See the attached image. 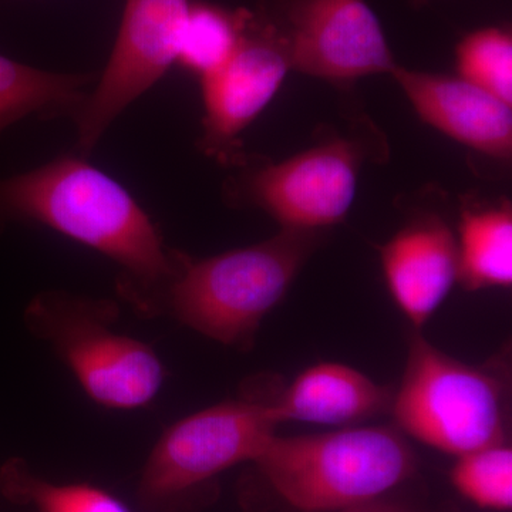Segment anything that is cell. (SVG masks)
I'll return each instance as SVG.
<instances>
[{
	"mask_svg": "<svg viewBox=\"0 0 512 512\" xmlns=\"http://www.w3.org/2000/svg\"><path fill=\"white\" fill-rule=\"evenodd\" d=\"M33 224L99 252L117 269V289L138 313L163 315L184 252L119 181L76 151L0 177V234Z\"/></svg>",
	"mask_w": 512,
	"mask_h": 512,
	"instance_id": "obj_1",
	"label": "cell"
},
{
	"mask_svg": "<svg viewBox=\"0 0 512 512\" xmlns=\"http://www.w3.org/2000/svg\"><path fill=\"white\" fill-rule=\"evenodd\" d=\"M315 232L282 229L274 238L210 258L184 254L163 313L222 345L251 348L262 320L311 255Z\"/></svg>",
	"mask_w": 512,
	"mask_h": 512,
	"instance_id": "obj_2",
	"label": "cell"
},
{
	"mask_svg": "<svg viewBox=\"0 0 512 512\" xmlns=\"http://www.w3.org/2000/svg\"><path fill=\"white\" fill-rule=\"evenodd\" d=\"M254 464L286 504L303 512H340L379 500L417 467L402 431L386 426L275 433Z\"/></svg>",
	"mask_w": 512,
	"mask_h": 512,
	"instance_id": "obj_3",
	"label": "cell"
},
{
	"mask_svg": "<svg viewBox=\"0 0 512 512\" xmlns=\"http://www.w3.org/2000/svg\"><path fill=\"white\" fill-rule=\"evenodd\" d=\"M111 299L46 291L25 311L26 328L69 367L84 393L111 410H136L163 389L164 363L151 346L113 329Z\"/></svg>",
	"mask_w": 512,
	"mask_h": 512,
	"instance_id": "obj_4",
	"label": "cell"
},
{
	"mask_svg": "<svg viewBox=\"0 0 512 512\" xmlns=\"http://www.w3.org/2000/svg\"><path fill=\"white\" fill-rule=\"evenodd\" d=\"M392 409L402 433L456 457L505 443L503 382L421 336L413 339Z\"/></svg>",
	"mask_w": 512,
	"mask_h": 512,
	"instance_id": "obj_5",
	"label": "cell"
},
{
	"mask_svg": "<svg viewBox=\"0 0 512 512\" xmlns=\"http://www.w3.org/2000/svg\"><path fill=\"white\" fill-rule=\"evenodd\" d=\"M271 402L229 400L178 420L161 434L141 473V501L165 511L241 463H254L279 426Z\"/></svg>",
	"mask_w": 512,
	"mask_h": 512,
	"instance_id": "obj_6",
	"label": "cell"
},
{
	"mask_svg": "<svg viewBox=\"0 0 512 512\" xmlns=\"http://www.w3.org/2000/svg\"><path fill=\"white\" fill-rule=\"evenodd\" d=\"M192 0H126L103 72L73 117L74 150L90 157L101 138L137 99L177 63Z\"/></svg>",
	"mask_w": 512,
	"mask_h": 512,
	"instance_id": "obj_7",
	"label": "cell"
},
{
	"mask_svg": "<svg viewBox=\"0 0 512 512\" xmlns=\"http://www.w3.org/2000/svg\"><path fill=\"white\" fill-rule=\"evenodd\" d=\"M362 153L336 138L278 164L248 165L227 184L229 202L261 208L282 229L316 231L346 217L357 191Z\"/></svg>",
	"mask_w": 512,
	"mask_h": 512,
	"instance_id": "obj_8",
	"label": "cell"
},
{
	"mask_svg": "<svg viewBox=\"0 0 512 512\" xmlns=\"http://www.w3.org/2000/svg\"><path fill=\"white\" fill-rule=\"evenodd\" d=\"M256 10L284 37L298 72L348 82L397 66L365 0H259Z\"/></svg>",
	"mask_w": 512,
	"mask_h": 512,
	"instance_id": "obj_9",
	"label": "cell"
},
{
	"mask_svg": "<svg viewBox=\"0 0 512 512\" xmlns=\"http://www.w3.org/2000/svg\"><path fill=\"white\" fill-rule=\"evenodd\" d=\"M289 70L284 37L259 10H249L247 25L228 62L200 80L202 153L220 163H241L239 136L271 103Z\"/></svg>",
	"mask_w": 512,
	"mask_h": 512,
	"instance_id": "obj_10",
	"label": "cell"
},
{
	"mask_svg": "<svg viewBox=\"0 0 512 512\" xmlns=\"http://www.w3.org/2000/svg\"><path fill=\"white\" fill-rule=\"evenodd\" d=\"M392 74L427 124L487 156L511 157V104L460 76L414 72L400 66L394 67Z\"/></svg>",
	"mask_w": 512,
	"mask_h": 512,
	"instance_id": "obj_11",
	"label": "cell"
},
{
	"mask_svg": "<svg viewBox=\"0 0 512 512\" xmlns=\"http://www.w3.org/2000/svg\"><path fill=\"white\" fill-rule=\"evenodd\" d=\"M380 255L394 302L416 328H421L458 281L453 232L437 220L419 221L390 239Z\"/></svg>",
	"mask_w": 512,
	"mask_h": 512,
	"instance_id": "obj_12",
	"label": "cell"
},
{
	"mask_svg": "<svg viewBox=\"0 0 512 512\" xmlns=\"http://www.w3.org/2000/svg\"><path fill=\"white\" fill-rule=\"evenodd\" d=\"M390 394L383 386L342 363H319L303 370L272 409L279 423L340 426L383 412Z\"/></svg>",
	"mask_w": 512,
	"mask_h": 512,
	"instance_id": "obj_13",
	"label": "cell"
},
{
	"mask_svg": "<svg viewBox=\"0 0 512 512\" xmlns=\"http://www.w3.org/2000/svg\"><path fill=\"white\" fill-rule=\"evenodd\" d=\"M97 74L52 72L0 55V133L30 117L73 119Z\"/></svg>",
	"mask_w": 512,
	"mask_h": 512,
	"instance_id": "obj_14",
	"label": "cell"
},
{
	"mask_svg": "<svg viewBox=\"0 0 512 512\" xmlns=\"http://www.w3.org/2000/svg\"><path fill=\"white\" fill-rule=\"evenodd\" d=\"M458 281L470 291L510 288L512 212L508 204L467 210L457 242Z\"/></svg>",
	"mask_w": 512,
	"mask_h": 512,
	"instance_id": "obj_15",
	"label": "cell"
},
{
	"mask_svg": "<svg viewBox=\"0 0 512 512\" xmlns=\"http://www.w3.org/2000/svg\"><path fill=\"white\" fill-rule=\"evenodd\" d=\"M248 18V9L192 2L175 64L197 74L200 80L217 72L237 49Z\"/></svg>",
	"mask_w": 512,
	"mask_h": 512,
	"instance_id": "obj_16",
	"label": "cell"
},
{
	"mask_svg": "<svg viewBox=\"0 0 512 512\" xmlns=\"http://www.w3.org/2000/svg\"><path fill=\"white\" fill-rule=\"evenodd\" d=\"M0 491L12 503L35 512H131L116 495L86 483L56 484L32 473L22 458L0 468Z\"/></svg>",
	"mask_w": 512,
	"mask_h": 512,
	"instance_id": "obj_17",
	"label": "cell"
},
{
	"mask_svg": "<svg viewBox=\"0 0 512 512\" xmlns=\"http://www.w3.org/2000/svg\"><path fill=\"white\" fill-rule=\"evenodd\" d=\"M451 483L477 507L493 511L512 508V450L507 444L481 448L457 457Z\"/></svg>",
	"mask_w": 512,
	"mask_h": 512,
	"instance_id": "obj_18",
	"label": "cell"
},
{
	"mask_svg": "<svg viewBox=\"0 0 512 512\" xmlns=\"http://www.w3.org/2000/svg\"><path fill=\"white\" fill-rule=\"evenodd\" d=\"M458 74L505 103H512V37L507 29L470 33L457 47Z\"/></svg>",
	"mask_w": 512,
	"mask_h": 512,
	"instance_id": "obj_19",
	"label": "cell"
},
{
	"mask_svg": "<svg viewBox=\"0 0 512 512\" xmlns=\"http://www.w3.org/2000/svg\"><path fill=\"white\" fill-rule=\"evenodd\" d=\"M340 512H413L406 505L392 503V501L379 500L370 501V503L356 505V507L348 508V510Z\"/></svg>",
	"mask_w": 512,
	"mask_h": 512,
	"instance_id": "obj_20",
	"label": "cell"
},
{
	"mask_svg": "<svg viewBox=\"0 0 512 512\" xmlns=\"http://www.w3.org/2000/svg\"><path fill=\"white\" fill-rule=\"evenodd\" d=\"M423 2H424V0H423Z\"/></svg>",
	"mask_w": 512,
	"mask_h": 512,
	"instance_id": "obj_21",
	"label": "cell"
}]
</instances>
